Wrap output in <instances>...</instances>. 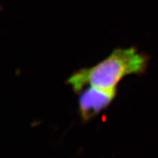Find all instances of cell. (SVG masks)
Instances as JSON below:
<instances>
[{"label": "cell", "instance_id": "cell-2", "mask_svg": "<svg viewBox=\"0 0 158 158\" xmlns=\"http://www.w3.org/2000/svg\"><path fill=\"white\" fill-rule=\"evenodd\" d=\"M117 94V90L94 86L85 88L78 98V111L82 120L88 121L106 110L115 100Z\"/></svg>", "mask_w": 158, "mask_h": 158}, {"label": "cell", "instance_id": "cell-1", "mask_svg": "<svg viewBox=\"0 0 158 158\" xmlns=\"http://www.w3.org/2000/svg\"><path fill=\"white\" fill-rule=\"evenodd\" d=\"M149 59L135 47L116 48L95 65L74 73L67 83L76 93H81L88 86L117 90L118 84L125 77L144 74Z\"/></svg>", "mask_w": 158, "mask_h": 158}]
</instances>
